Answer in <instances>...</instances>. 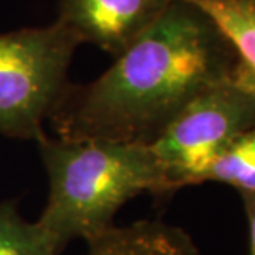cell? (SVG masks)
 I'll list each match as a JSON object with an SVG mask.
<instances>
[{
    "label": "cell",
    "mask_w": 255,
    "mask_h": 255,
    "mask_svg": "<svg viewBox=\"0 0 255 255\" xmlns=\"http://www.w3.org/2000/svg\"><path fill=\"white\" fill-rule=\"evenodd\" d=\"M226 33L190 0H172L115 63L88 84H68L48 122L63 139L149 146L207 88L234 77Z\"/></svg>",
    "instance_id": "obj_1"
},
{
    "label": "cell",
    "mask_w": 255,
    "mask_h": 255,
    "mask_svg": "<svg viewBox=\"0 0 255 255\" xmlns=\"http://www.w3.org/2000/svg\"><path fill=\"white\" fill-rule=\"evenodd\" d=\"M48 199L36 223L61 253L115 226L121 207L142 193L169 196L160 166L145 145L44 136L37 142Z\"/></svg>",
    "instance_id": "obj_2"
},
{
    "label": "cell",
    "mask_w": 255,
    "mask_h": 255,
    "mask_svg": "<svg viewBox=\"0 0 255 255\" xmlns=\"http://www.w3.org/2000/svg\"><path fill=\"white\" fill-rule=\"evenodd\" d=\"M80 40L55 20L46 27L0 34V133L38 142L70 84Z\"/></svg>",
    "instance_id": "obj_3"
},
{
    "label": "cell",
    "mask_w": 255,
    "mask_h": 255,
    "mask_svg": "<svg viewBox=\"0 0 255 255\" xmlns=\"http://www.w3.org/2000/svg\"><path fill=\"white\" fill-rule=\"evenodd\" d=\"M255 125V88L240 74L199 94L149 147L172 194L206 182L210 167Z\"/></svg>",
    "instance_id": "obj_4"
},
{
    "label": "cell",
    "mask_w": 255,
    "mask_h": 255,
    "mask_svg": "<svg viewBox=\"0 0 255 255\" xmlns=\"http://www.w3.org/2000/svg\"><path fill=\"white\" fill-rule=\"evenodd\" d=\"M172 0H60L57 21L112 57L150 27Z\"/></svg>",
    "instance_id": "obj_5"
},
{
    "label": "cell",
    "mask_w": 255,
    "mask_h": 255,
    "mask_svg": "<svg viewBox=\"0 0 255 255\" xmlns=\"http://www.w3.org/2000/svg\"><path fill=\"white\" fill-rule=\"evenodd\" d=\"M87 246L88 255H200L184 230L159 220L114 226Z\"/></svg>",
    "instance_id": "obj_6"
},
{
    "label": "cell",
    "mask_w": 255,
    "mask_h": 255,
    "mask_svg": "<svg viewBox=\"0 0 255 255\" xmlns=\"http://www.w3.org/2000/svg\"><path fill=\"white\" fill-rule=\"evenodd\" d=\"M226 33L240 58L238 74L255 88V0H190Z\"/></svg>",
    "instance_id": "obj_7"
},
{
    "label": "cell",
    "mask_w": 255,
    "mask_h": 255,
    "mask_svg": "<svg viewBox=\"0 0 255 255\" xmlns=\"http://www.w3.org/2000/svg\"><path fill=\"white\" fill-rule=\"evenodd\" d=\"M206 182L234 187L240 196H255V125L228 146L210 167Z\"/></svg>",
    "instance_id": "obj_8"
},
{
    "label": "cell",
    "mask_w": 255,
    "mask_h": 255,
    "mask_svg": "<svg viewBox=\"0 0 255 255\" xmlns=\"http://www.w3.org/2000/svg\"><path fill=\"white\" fill-rule=\"evenodd\" d=\"M36 221L18 214L11 201L0 203V255H60Z\"/></svg>",
    "instance_id": "obj_9"
},
{
    "label": "cell",
    "mask_w": 255,
    "mask_h": 255,
    "mask_svg": "<svg viewBox=\"0 0 255 255\" xmlns=\"http://www.w3.org/2000/svg\"><path fill=\"white\" fill-rule=\"evenodd\" d=\"M243 206L246 210L248 224V244L250 255H255V196H243Z\"/></svg>",
    "instance_id": "obj_10"
}]
</instances>
